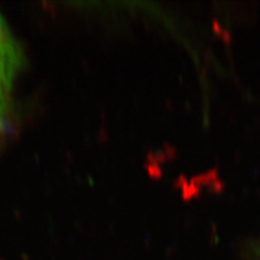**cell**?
I'll list each match as a JSON object with an SVG mask.
<instances>
[{
    "mask_svg": "<svg viewBox=\"0 0 260 260\" xmlns=\"http://www.w3.org/2000/svg\"><path fill=\"white\" fill-rule=\"evenodd\" d=\"M15 64V53L10 43L2 18H0V87H4L11 77Z\"/></svg>",
    "mask_w": 260,
    "mask_h": 260,
    "instance_id": "6da1fadb",
    "label": "cell"
},
{
    "mask_svg": "<svg viewBox=\"0 0 260 260\" xmlns=\"http://www.w3.org/2000/svg\"><path fill=\"white\" fill-rule=\"evenodd\" d=\"M5 111H6V101H5L4 89H3V87H0V129H2L3 124H4Z\"/></svg>",
    "mask_w": 260,
    "mask_h": 260,
    "instance_id": "7a4b0ae2",
    "label": "cell"
}]
</instances>
